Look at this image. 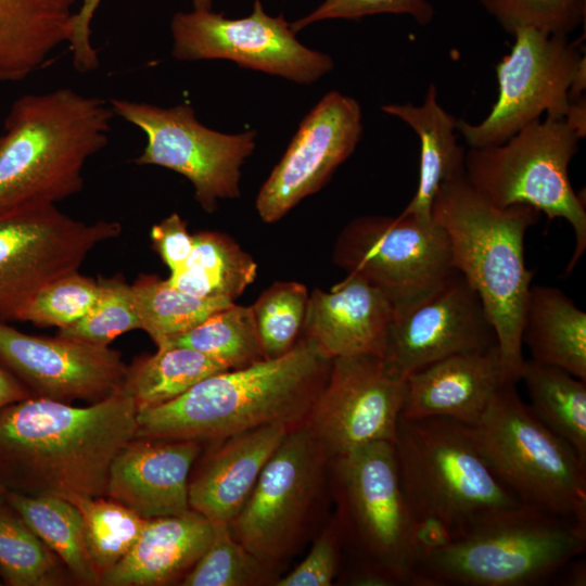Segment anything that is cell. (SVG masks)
I'll return each mask as SVG.
<instances>
[{"instance_id": "26", "label": "cell", "mask_w": 586, "mask_h": 586, "mask_svg": "<svg viewBox=\"0 0 586 586\" xmlns=\"http://www.w3.org/2000/svg\"><path fill=\"white\" fill-rule=\"evenodd\" d=\"M382 111L405 122L420 140L417 190L402 213L431 219L438 189L464 174L466 150L456 136L458 119L440 105L434 84L429 86L421 105L387 104Z\"/></svg>"}, {"instance_id": "7", "label": "cell", "mask_w": 586, "mask_h": 586, "mask_svg": "<svg viewBox=\"0 0 586 586\" xmlns=\"http://www.w3.org/2000/svg\"><path fill=\"white\" fill-rule=\"evenodd\" d=\"M498 480L524 505L586 523V462L502 384L474 426Z\"/></svg>"}, {"instance_id": "23", "label": "cell", "mask_w": 586, "mask_h": 586, "mask_svg": "<svg viewBox=\"0 0 586 586\" xmlns=\"http://www.w3.org/2000/svg\"><path fill=\"white\" fill-rule=\"evenodd\" d=\"M291 429L283 424L264 425L212 443L207 456L189 479L190 509L212 522L229 523Z\"/></svg>"}, {"instance_id": "19", "label": "cell", "mask_w": 586, "mask_h": 586, "mask_svg": "<svg viewBox=\"0 0 586 586\" xmlns=\"http://www.w3.org/2000/svg\"><path fill=\"white\" fill-rule=\"evenodd\" d=\"M0 361L33 396L97 403L123 386L128 366L119 352L61 335L18 331L0 319Z\"/></svg>"}, {"instance_id": "6", "label": "cell", "mask_w": 586, "mask_h": 586, "mask_svg": "<svg viewBox=\"0 0 586 586\" xmlns=\"http://www.w3.org/2000/svg\"><path fill=\"white\" fill-rule=\"evenodd\" d=\"M394 447L412 515H437L459 535L479 519L522 504L489 468L472 426L442 417L400 418Z\"/></svg>"}, {"instance_id": "46", "label": "cell", "mask_w": 586, "mask_h": 586, "mask_svg": "<svg viewBox=\"0 0 586 586\" xmlns=\"http://www.w3.org/2000/svg\"><path fill=\"white\" fill-rule=\"evenodd\" d=\"M33 397L29 390L10 371L0 366V409Z\"/></svg>"}, {"instance_id": "20", "label": "cell", "mask_w": 586, "mask_h": 586, "mask_svg": "<svg viewBox=\"0 0 586 586\" xmlns=\"http://www.w3.org/2000/svg\"><path fill=\"white\" fill-rule=\"evenodd\" d=\"M201 451L202 443L194 441L135 438L113 460L105 497L145 520L186 512Z\"/></svg>"}, {"instance_id": "33", "label": "cell", "mask_w": 586, "mask_h": 586, "mask_svg": "<svg viewBox=\"0 0 586 586\" xmlns=\"http://www.w3.org/2000/svg\"><path fill=\"white\" fill-rule=\"evenodd\" d=\"M184 346L218 361L228 370L265 359L251 307L231 304L157 348Z\"/></svg>"}, {"instance_id": "13", "label": "cell", "mask_w": 586, "mask_h": 586, "mask_svg": "<svg viewBox=\"0 0 586 586\" xmlns=\"http://www.w3.org/2000/svg\"><path fill=\"white\" fill-rule=\"evenodd\" d=\"M116 116L140 128L146 144L137 165H155L186 177L194 199L213 213L218 200L240 195L241 166L255 148V131L228 135L209 129L188 104L161 107L144 102L111 99Z\"/></svg>"}, {"instance_id": "24", "label": "cell", "mask_w": 586, "mask_h": 586, "mask_svg": "<svg viewBox=\"0 0 586 586\" xmlns=\"http://www.w3.org/2000/svg\"><path fill=\"white\" fill-rule=\"evenodd\" d=\"M213 523L189 509L176 515L146 519L130 551L101 582L109 586L163 585L186 574L209 546Z\"/></svg>"}, {"instance_id": "29", "label": "cell", "mask_w": 586, "mask_h": 586, "mask_svg": "<svg viewBox=\"0 0 586 586\" xmlns=\"http://www.w3.org/2000/svg\"><path fill=\"white\" fill-rule=\"evenodd\" d=\"M520 380L537 418L586 462V381L532 359L524 360Z\"/></svg>"}, {"instance_id": "41", "label": "cell", "mask_w": 586, "mask_h": 586, "mask_svg": "<svg viewBox=\"0 0 586 586\" xmlns=\"http://www.w3.org/2000/svg\"><path fill=\"white\" fill-rule=\"evenodd\" d=\"M375 14H404L421 26L430 24L435 10L429 0H324L316 10L290 23L296 34L306 26L323 20H360Z\"/></svg>"}, {"instance_id": "48", "label": "cell", "mask_w": 586, "mask_h": 586, "mask_svg": "<svg viewBox=\"0 0 586 586\" xmlns=\"http://www.w3.org/2000/svg\"><path fill=\"white\" fill-rule=\"evenodd\" d=\"M1 502H2V496H1V492H0V506H1Z\"/></svg>"}, {"instance_id": "8", "label": "cell", "mask_w": 586, "mask_h": 586, "mask_svg": "<svg viewBox=\"0 0 586 586\" xmlns=\"http://www.w3.org/2000/svg\"><path fill=\"white\" fill-rule=\"evenodd\" d=\"M581 138L566 119L547 117L500 144L470 148L464 156L466 179L495 206L528 205L549 220L562 218L570 224L575 246L566 273L586 250L585 202L569 177Z\"/></svg>"}, {"instance_id": "21", "label": "cell", "mask_w": 586, "mask_h": 586, "mask_svg": "<svg viewBox=\"0 0 586 586\" xmlns=\"http://www.w3.org/2000/svg\"><path fill=\"white\" fill-rule=\"evenodd\" d=\"M393 305L367 279L347 273L330 291L309 294L302 334L326 357L382 356Z\"/></svg>"}, {"instance_id": "25", "label": "cell", "mask_w": 586, "mask_h": 586, "mask_svg": "<svg viewBox=\"0 0 586 586\" xmlns=\"http://www.w3.org/2000/svg\"><path fill=\"white\" fill-rule=\"evenodd\" d=\"M86 0H0V82L20 81L50 64L69 42Z\"/></svg>"}, {"instance_id": "1", "label": "cell", "mask_w": 586, "mask_h": 586, "mask_svg": "<svg viewBox=\"0 0 586 586\" xmlns=\"http://www.w3.org/2000/svg\"><path fill=\"white\" fill-rule=\"evenodd\" d=\"M137 415L126 382L86 407L37 396L7 406L0 471L22 494L106 496L113 460L136 438Z\"/></svg>"}, {"instance_id": "37", "label": "cell", "mask_w": 586, "mask_h": 586, "mask_svg": "<svg viewBox=\"0 0 586 586\" xmlns=\"http://www.w3.org/2000/svg\"><path fill=\"white\" fill-rule=\"evenodd\" d=\"M58 558L18 514L0 506V572L10 585L52 584Z\"/></svg>"}, {"instance_id": "31", "label": "cell", "mask_w": 586, "mask_h": 586, "mask_svg": "<svg viewBox=\"0 0 586 586\" xmlns=\"http://www.w3.org/2000/svg\"><path fill=\"white\" fill-rule=\"evenodd\" d=\"M227 370L198 351L167 346L128 367L126 384L141 411L168 403L203 379Z\"/></svg>"}, {"instance_id": "38", "label": "cell", "mask_w": 586, "mask_h": 586, "mask_svg": "<svg viewBox=\"0 0 586 586\" xmlns=\"http://www.w3.org/2000/svg\"><path fill=\"white\" fill-rule=\"evenodd\" d=\"M100 294L90 310L58 335L109 346L117 336L140 329L131 284L120 276L101 278Z\"/></svg>"}, {"instance_id": "27", "label": "cell", "mask_w": 586, "mask_h": 586, "mask_svg": "<svg viewBox=\"0 0 586 586\" xmlns=\"http://www.w3.org/2000/svg\"><path fill=\"white\" fill-rule=\"evenodd\" d=\"M522 342L528 346L532 360L586 381V313L558 288L531 285Z\"/></svg>"}, {"instance_id": "3", "label": "cell", "mask_w": 586, "mask_h": 586, "mask_svg": "<svg viewBox=\"0 0 586 586\" xmlns=\"http://www.w3.org/2000/svg\"><path fill=\"white\" fill-rule=\"evenodd\" d=\"M431 218L445 230L454 266L476 291L492 323L502 384H517L525 360L522 323L533 277L525 265L524 237L539 212L523 204L497 207L463 174L438 189Z\"/></svg>"}, {"instance_id": "12", "label": "cell", "mask_w": 586, "mask_h": 586, "mask_svg": "<svg viewBox=\"0 0 586 586\" xmlns=\"http://www.w3.org/2000/svg\"><path fill=\"white\" fill-rule=\"evenodd\" d=\"M117 220L86 222L52 203H29L0 212V319L17 310L55 280L79 271L91 251L118 237Z\"/></svg>"}, {"instance_id": "45", "label": "cell", "mask_w": 586, "mask_h": 586, "mask_svg": "<svg viewBox=\"0 0 586 586\" xmlns=\"http://www.w3.org/2000/svg\"><path fill=\"white\" fill-rule=\"evenodd\" d=\"M457 536L458 530L437 515H412L409 545L416 572L421 562L448 546Z\"/></svg>"}, {"instance_id": "30", "label": "cell", "mask_w": 586, "mask_h": 586, "mask_svg": "<svg viewBox=\"0 0 586 586\" xmlns=\"http://www.w3.org/2000/svg\"><path fill=\"white\" fill-rule=\"evenodd\" d=\"M7 499L29 528L59 557L73 576L93 585L101 578L87 552L78 508L55 495L8 493Z\"/></svg>"}, {"instance_id": "5", "label": "cell", "mask_w": 586, "mask_h": 586, "mask_svg": "<svg viewBox=\"0 0 586 586\" xmlns=\"http://www.w3.org/2000/svg\"><path fill=\"white\" fill-rule=\"evenodd\" d=\"M586 548V523L521 504L464 527L417 568L422 586H531Z\"/></svg>"}, {"instance_id": "14", "label": "cell", "mask_w": 586, "mask_h": 586, "mask_svg": "<svg viewBox=\"0 0 586 586\" xmlns=\"http://www.w3.org/2000/svg\"><path fill=\"white\" fill-rule=\"evenodd\" d=\"M333 260L380 288L392 303L416 296L457 270L445 230L432 218L403 213L348 222L336 239Z\"/></svg>"}, {"instance_id": "34", "label": "cell", "mask_w": 586, "mask_h": 586, "mask_svg": "<svg viewBox=\"0 0 586 586\" xmlns=\"http://www.w3.org/2000/svg\"><path fill=\"white\" fill-rule=\"evenodd\" d=\"M63 498L75 505L81 513L87 552L101 578L130 551L145 519L105 496L69 495Z\"/></svg>"}, {"instance_id": "35", "label": "cell", "mask_w": 586, "mask_h": 586, "mask_svg": "<svg viewBox=\"0 0 586 586\" xmlns=\"http://www.w3.org/2000/svg\"><path fill=\"white\" fill-rule=\"evenodd\" d=\"M213 523V538L193 568L186 574L184 586L276 585L279 577L247 550L231 533L229 523Z\"/></svg>"}, {"instance_id": "47", "label": "cell", "mask_w": 586, "mask_h": 586, "mask_svg": "<svg viewBox=\"0 0 586 586\" xmlns=\"http://www.w3.org/2000/svg\"><path fill=\"white\" fill-rule=\"evenodd\" d=\"M562 584L569 586L586 585V563L584 559L574 558L568 562L560 571Z\"/></svg>"}, {"instance_id": "18", "label": "cell", "mask_w": 586, "mask_h": 586, "mask_svg": "<svg viewBox=\"0 0 586 586\" xmlns=\"http://www.w3.org/2000/svg\"><path fill=\"white\" fill-rule=\"evenodd\" d=\"M362 133L358 102L327 93L305 116L280 162L262 186L256 209L267 224L319 191L354 152Z\"/></svg>"}, {"instance_id": "4", "label": "cell", "mask_w": 586, "mask_h": 586, "mask_svg": "<svg viewBox=\"0 0 586 586\" xmlns=\"http://www.w3.org/2000/svg\"><path fill=\"white\" fill-rule=\"evenodd\" d=\"M114 116L110 101L71 88L17 98L0 133V212L80 192L85 165L107 145Z\"/></svg>"}, {"instance_id": "44", "label": "cell", "mask_w": 586, "mask_h": 586, "mask_svg": "<svg viewBox=\"0 0 586 586\" xmlns=\"http://www.w3.org/2000/svg\"><path fill=\"white\" fill-rule=\"evenodd\" d=\"M101 0H86L79 8L74 22L68 42L74 67L80 73H87L99 66L98 51L91 43V21ZM194 10H212L213 0H192Z\"/></svg>"}, {"instance_id": "9", "label": "cell", "mask_w": 586, "mask_h": 586, "mask_svg": "<svg viewBox=\"0 0 586 586\" xmlns=\"http://www.w3.org/2000/svg\"><path fill=\"white\" fill-rule=\"evenodd\" d=\"M329 482L342 545L355 563L386 570L422 586L410 553L412 514L394 443L375 442L330 459Z\"/></svg>"}, {"instance_id": "40", "label": "cell", "mask_w": 586, "mask_h": 586, "mask_svg": "<svg viewBox=\"0 0 586 586\" xmlns=\"http://www.w3.org/2000/svg\"><path fill=\"white\" fill-rule=\"evenodd\" d=\"M512 35L519 28L569 36L585 22L586 0H479Z\"/></svg>"}, {"instance_id": "2", "label": "cell", "mask_w": 586, "mask_h": 586, "mask_svg": "<svg viewBox=\"0 0 586 586\" xmlns=\"http://www.w3.org/2000/svg\"><path fill=\"white\" fill-rule=\"evenodd\" d=\"M332 359L303 335L286 354L207 377L179 397L138 411L136 438L215 443L255 428L304 422Z\"/></svg>"}, {"instance_id": "39", "label": "cell", "mask_w": 586, "mask_h": 586, "mask_svg": "<svg viewBox=\"0 0 586 586\" xmlns=\"http://www.w3.org/2000/svg\"><path fill=\"white\" fill-rule=\"evenodd\" d=\"M100 282L79 271L65 276L37 292L13 320L38 327L67 328L80 320L100 294Z\"/></svg>"}, {"instance_id": "36", "label": "cell", "mask_w": 586, "mask_h": 586, "mask_svg": "<svg viewBox=\"0 0 586 586\" xmlns=\"http://www.w3.org/2000/svg\"><path fill=\"white\" fill-rule=\"evenodd\" d=\"M309 293L294 281L276 282L251 306L260 347L266 359L290 352L298 341Z\"/></svg>"}, {"instance_id": "17", "label": "cell", "mask_w": 586, "mask_h": 586, "mask_svg": "<svg viewBox=\"0 0 586 586\" xmlns=\"http://www.w3.org/2000/svg\"><path fill=\"white\" fill-rule=\"evenodd\" d=\"M406 395V379L392 374L380 356L336 357L305 422L330 459L371 443H394Z\"/></svg>"}, {"instance_id": "11", "label": "cell", "mask_w": 586, "mask_h": 586, "mask_svg": "<svg viewBox=\"0 0 586 586\" xmlns=\"http://www.w3.org/2000/svg\"><path fill=\"white\" fill-rule=\"evenodd\" d=\"M329 467L330 457L307 423L291 429L229 522L232 535L276 570L302 542Z\"/></svg>"}, {"instance_id": "15", "label": "cell", "mask_w": 586, "mask_h": 586, "mask_svg": "<svg viewBox=\"0 0 586 586\" xmlns=\"http://www.w3.org/2000/svg\"><path fill=\"white\" fill-rule=\"evenodd\" d=\"M170 29L171 54L180 61L230 60L298 84L315 82L334 65L330 55L303 46L282 14H266L259 0L241 18L212 10L177 12Z\"/></svg>"}, {"instance_id": "22", "label": "cell", "mask_w": 586, "mask_h": 586, "mask_svg": "<svg viewBox=\"0 0 586 586\" xmlns=\"http://www.w3.org/2000/svg\"><path fill=\"white\" fill-rule=\"evenodd\" d=\"M406 382L400 418L442 417L474 426L502 385L498 345L447 356L409 374Z\"/></svg>"}, {"instance_id": "10", "label": "cell", "mask_w": 586, "mask_h": 586, "mask_svg": "<svg viewBox=\"0 0 586 586\" xmlns=\"http://www.w3.org/2000/svg\"><path fill=\"white\" fill-rule=\"evenodd\" d=\"M512 35L511 52L496 66L499 93L491 113L476 125L458 119L457 132L469 148L500 144L543 113L564 119L572 101L582 98L586 66L581 39L533 28Z\"/></svg>"}, {"instance_id": "16", "label": "cell", "mask_w": 586, "mask_h": 586, "mask_svg": "<svg viewBox=\"0 0 586 586\" xmlns=\"http://www.w3.org/2000/svg\"><path fill=\"white\" fill-rule=\"evenodd\" d=\"M392 305L381 358L398 378L447 356L497 344L480 296L458 270Z\"/></svg>"}, {"instance_id": "43", "label": "cell", "mask_w": 586, "mask_h": 586, "mask_svg": "<svg viewBox=\"0 0 586 586\" xmlns=\"http://www.w3.org/2000/svg\"><path fill=\"white\" fill-rule=\"evenodd\" d=\"M150 237L154 250L170 272L183 266L192 251L193 234L189 232L187 222L177 213L154 225Z\"/></svg>"}, {"instance_id": "32", "label": "cell", "mask_w": 586, "mask_h": 586, "mask_svg": "<svg viewBox=\"0 0 586 586\" xmlns=\"http://www.w3.org/2000/svg\"><path fill=\"white\" fill-rule=\"evenodd\" d=\"M131 290L140 329L149 334L157 347L234 303L188 294L156 275L140 276L131 284Z\"/></svg>"}, {"instance_id": "28", "label": "cell", "mask_w": 586, "mask_h": 586, "mask_svg": "<svg viewBox=\"0 0 586 586\" xmlns=\"http://www.w3.org/2000/svg\"><path fill=\"white\" fill-rule=\"evenodd\" d=\"M257 265L228 235L216 231L193 234L192 251L181 268L167 281L177 289L202 298L234 302L253 283Z\"/></svg>"}, {"instance_id": "42", "label": "cell", "mask_w": 586, "mask_h": 586, "mask_svg": "<svg viewBox=\"0 0 586 586\" xmlns=\"http://www.w3.org/2000/svg\"><path fill=\"white\" fill-rule=\"evenodd\" d=\"M343 547L334 519L321 531L304 560L276 586H330L339 572Z\"/></svg>"}]
</instances>
